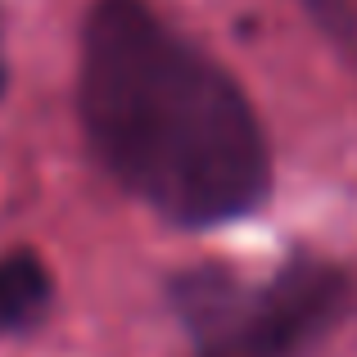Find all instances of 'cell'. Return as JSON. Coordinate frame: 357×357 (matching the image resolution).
Segmentation results:
<instances>
[{
	"label": "cell",
	"instance_id": "6da1fadb",
	"mask_svg": "<svg viewBox=\"0 0 357 357\" xmlns=\"http://www.w3.org/2000/svg\"><path fill=\"white\" fill-rule=\"evenodd\" d=\"M77 109L96 158L172 227H227L267 204L271 145L249 96L145 0L91 5Z\"/></svg>",
	"mask_w": 357,
	"mask_h": 357
},
{
	"label": "cell",
	"instance_id": "7a4b0ae2",
	"mask_svg": "<svg viewBox=\"0 0 357 357\" xmlns=\"http://www.w3.org/2000/svg\"><path fill=\"white\" fill-rule=\"evenodd\" d=\"M172 303L195 357H303L349 317L353 280L321 258H289L262 280L199 267L176 276Z\"/></svg>",
	"mask_w": 357,
	"mask_h": 357
},
{
	"label": "cell",
	"instance_id": "3957f363",
	"mask_svg": "<svg viewBox=\"0 0 357 357\" xmlns=\"http://www.w3.org/2000/svg\"><path fill=\"white\" fill-rule=\"evenodd\" d=\"M54 280L36 253L18 249L0 258V340L5 335H23L50 312Z\"/></svg>",
	"mask_w": 357,
	"mask_h": 357
},
{
	"label": "cell",
	"instance_id": "277c9868",
	"mask_svg": "<svg viewBox=\"0 0 357 357\" xmlns=\"http://www.w3.org/2000/svg\"><path fill=\"white\" fill-rule=\"evenodd\" d=\"M307 9H312L317 23L331 32V41L357 50V5L353 0H307Z\"/></svg>",
	"mask_w": 357,
	"mask_h": 357
},
{
	"label": "cell",
	"instance_id": "5b68a950",
	"mask_svg": "<svg viewBox=\"0 0 357 357\" xmlns=\"http://www.w3.org/2000/svg\"><path fill=\"white\" fill-rule=\"evenodd\" d=\"M0 96H5V36H0Z\"/></svg>",
	"mask_w": 357,
	"mask_h": 357
}]
</instances>
